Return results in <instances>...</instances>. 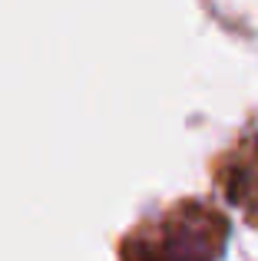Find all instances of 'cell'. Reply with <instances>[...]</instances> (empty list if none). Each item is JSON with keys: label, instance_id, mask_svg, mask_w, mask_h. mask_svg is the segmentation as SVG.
Listing matches in <instances>:
<instances>
[{"label": "cell", "instance_id": "cell-1", "mask_svg": "<svg viewBox=\"0 0 258 261\" xmlns=\"http://www.w3.org/2000/svg\"><path fill=\"white\" fill-rule=\"evenodd\" d=\"M225 242L222 215L186 205L166 215L156 228L126 242L123 261H215Z\"/></svg>", "mask_w": 258, "mask_h": 261}]
</instances>
